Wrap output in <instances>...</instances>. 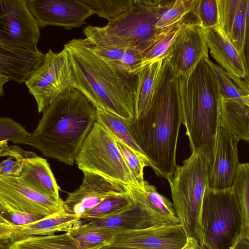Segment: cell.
Listing matches in <instances>:
<instances>
[{
    "instance_id": "cell-1",
    "label": "cell",
    "mask_w": 249,
    "mask_h": 249,
    "mask_svg": "<svg viewBox=\"0 0 249 249\" xmlns=\"http://www.w3.org/2000/svg\"><path fill=\"white\" fill-rule=\"evenodd\" d=\"M182 117L178 74L165 55L150 106L142 116L126 121L135 142L152 164L157 176L168 180L174 173Z\"/></svg>"
},
{
    "instance_id": "cell-2",
    "label": "cell",
    "mask_w": 249,
    "mask_h": 249,
    "mask_svg": "<svg viewBox=\"0 0 249 249\" xmlns=\"http://www.w3.org/2000/svg\"><path fill=\"white\" fill-rule=\"evenodd\" d=\"M79 90L96 107L126 121L135 119L137 74L114 68L95 54L86 39L64 45Z\"/></svg>"
},
{
    "instance_id": "cell-3",
    "label": "cell",
    "mask_w": 249,
    "mask_h": 249,
    "mask_svg": "<svg viewBox=\"0 0 249 249\" xmlns=\"http://www.w3.org/2000/svg\"><path fill=\"white\" fill-rule=\"evenodd\" d=\"M29 145L43 156L69 165L97 121L96 107L77 89L59 96L43 110Z\"/></svg>"
},
{
    "instance_id": "cell-4",
    "label": "cell",
    "mask_w": 249,
    "mask_h": 249,
    "mask_svg": "<svg viewBox=\"0 0 249 249\" xmlns=\"http://www.w3.org/2000/svg\"><path fill=\"white\" fill-rule=\"evenodd\" d=\"M182 124L192 151L211 166L219 125L221 95L215 76L202 59L188 74L178 75Z\"/></svg>"
},
{
    "instance_id": "cell-5",
    "label": "cell",
    "mask_w": 249,
    "mask_h": 249,
    "mask_svg": "<svg viewBox=\"0 0 249 249\" xmlns=\"http://www.w3.org/2000/svg\"><path fill=\"white\" fill-rule=\"evenodd\" d=\"M175 0H134L129 10L103 27L88 25L83 32L86 40L95 46L135 48L141 53L162 29L156 24Z\"/></svg>"
},
{
    "instance_id": "cell-6",
    "label": "cell",
    "mask_w": 249,
    "mask_h": 249,
    "mask_svg": "<svg viewBox=\"0 0 249 249\" xmlns=\"http://www.w3.org/2000/svg\"><path fill=\"white\" fill-rule=\"evenodd\" d=\"M210 166L203 155L196 151L177 166L168 179L173 205L187 237L200 245V213L204 194L208 186Z\"/></svg>"
},
{
    "instance_id": "cell-7",
    "label": "cell",
    "mask_w": 249,
    "mask_h": 249,
    "mask_svg": "<svg viewBox=\"0 0 249 249\" xmlns=\"http://www.w3.org/2000/svg\"><path fill=\"white\" fill-rule=\"evenodd\" d=\"M202 249H232L242 229L240 209L231 187L214 190L208 186L203 196L200 213Z\"/></svg>"
},
{
    "instance_id": "cell-8",
    "label": "cell",
    "mask_w": 249,
    "mask_h": 249,
    "mask_svg": "<svg viewBox=\"0 0 249 249\" xmlns=\"http://www.w3.org/2000/svg\"><path fill=\"white\" fill-rule=\"evenodd\" d=\"M75 161L78 168L126 186H140L125 164L115 137L96 121L82 143Z\"/></svg>"
},
{
    "instance_id": "cell-9",
    "label": "cell",
    "mask_w": 249,
    "mask_h": 249,
    "mask_svg": "<svg viewBox=\"0 0 249 249\" xmlns=\"http://www.w3.org/2000/svg\"><path fill=\"white\" fill-rule=\"evenodd\" d=\"M36 100L39 113L67 90L75 88V80L67 50L49 49L41 65L25 81Z\"/></svg>"
},
{
    "instance_id": "cell-10",
    "label": "cell",
    "mask_w": 249,
    "mask_h": 249,
    "mask_svg": "<svg viewBox=\"0 0 249 249\" xmlns=\"http://www.w3.org/2000/svg\"><path fill=\"white\" fill-rule=\"evenodd\" d=\"M40 28L26 0H0V43L18 49L37 48Z\"/></svg>"
},
{
    "instance_id": "cell-11",
    "label": "cell",
    "mask_w": 249,
    "mask_h": 249,
    "mask_svg": "<svg viewBox=\"0 0 249 249\" xmlns=\"http://www.w3.org/2000/svg\"><path fill=\"white\" fill-rule=\"evenodd\" d=\"M0 200L10 212L48 216L62 211L63 200L49 198L24 183L19 177L0 175Z\"/></svg>"
},
{
    "instance_id": "cell-12",
    "label": "cell",
    "mask_w": 249,
    "mask_h": 249,
    "mask_svg": "<svg viewBox=\"0 0 249 249\" xmlns=\"http://www.w3.org/2000/svg\"><path fill=\"white\" fill-rule=\"evenodd\" d=\"M187 235L179 224L117 231L108 244L136 249H181Z\"/></svg>"
},
{
    "instance_id": "cell-13",
    "label": "cell",
    "mask_w": 249,
    "mask_h": 249,
    "mask_svg": "<svg viewBox=\"0 0 249 249\" xmlns=\"http://www.w3.org/2000/svg\"><path fill=\"white\" fill-rule=\"evenodd\" d=\"M84 178L79 187L69 193L63 201L62 212L81 218L107 197L126 194L128 186L99 175L83 172ZM81 219V218H80Z\"/></svg>"
},
{
    "instance_id": "cell-14",
    "label": "cell",
    "mask_w": 249,
    "mask_h": 249,
    "mask_svg": "<svg viewBox=\"0 0 249 249\" xmlns=\"http://www.w3.org/2000/svg\"><path fill=\"white\" fill-rule=\"evenodd\" d=\"M40 28L56 26L71 30L82 26L94 13L82 0H26Z\"/></svg>"
},
{
    "instance_id": "cell-15",
    "label": "cell",
    "mask_w": 249,
    "mask_h": 249,
    "mask_svg": "<svg viewBox=\"0 0 249 249\" xmlns=\"http://www.w3.org/2000/svg\"><path fill=\"white\" fill-rule=\"evenodd\" d=\"M208 50L202 28L194 21H184L168 52V57L178 75H185L209 57Z\"/></svg>"
},
{
    "instance_id": "cell-16",
    "label": "cell",
    "mask_w": 249,
    "mask_h": 249,
    "mask_svg": "<svg viewBox=\"0 0 249 249\" xmlns=\"http://www.w3.org/2000/svg\"><path fill=\"white\" fill-rule=\"evenodd\" d=\"M211 56L240 89L249 95V71L246 56L224 36L219 26L202 29Z\"/></svg>"
},
{
    "instance_id": "cell-17",
    "label": "cell",
    "mask_w": 249,
    "mask_h": 249,
    "mask_svg": "<svg viewBox=\"0 0 249 249\" xmlns=\"http://www.w3.org/2000/svg\"><path fill=\"white\" fill-rule=\"evenodd\" d=\"M238 142L221 125L216 134L213 162L210 166L208 187L214 190L231 187L240 162Z\"/></svg>"
},
{
    "instance_id": "cell-18",
    "label": "cell",
    "mask_w": 249,
    "mask_h": 249,
    "mask_svg": "<svg viewBox=\"0 0 249 249\" xmlns=\"http://www.w3.org/2000/svg\"><path fill=\"white\" fill-rule=\"evenodd\" d=\"M218 26L227 39L240 53L247 47L249 0H217Z\"/></svg>"
},
{
    "instance_id": "cell-19",
    "label": "cell",
    "mask_w": 249,
    "mask_h": 249,
    "mask_svg": "<svg viewBox=\"0 0 249 249\" xmlns=\"http://www.w3.org/2000/svg\"><path fill=\"white\" fill-rule=\"evenodd\" d=\"M127 188L129 196L144 213L151 226L180 224L172 203L147 180L142 188Z\"/></svg>"
},
{
    "instance_id": "cell-20",
    "label": "cell",
    "mask_w": 249,
    "mask_h": 249,
    "mask_svg": "<svg viewBox=\"0 0 249 249\" xmlns=\"http://www.w3.org/2000/svg\"><path fill=\"white\" fill-rule=\"evenodd\" d=\"M44 56L37 48L18 49L0 43V74L24 83L42 63Z\"/></svg>"
},
{
    "instance_id": "cell-21",
    "label": "cell",
    "mask_w": 249,
    "mask_h": 249,
    "mask_svg": "<svg viewBox=\"0 0 249 249\" xmlns=\"http://www.w3.org/2000/svg\"><path fill=\"white\" fill-rule=\"evenodd\" d=\"M19 177L28 186L52 199L59 200L58 186L46 159L36 154L23 159Z\"/></svg>"
},
{
    "instance_id": "cell-22",
    "label": "cell",
    "mask_w": 249,
    "mask_h": 249,
    "mask_svg": "<svg viewBox=\"0 0 249 249\" xmlns=\"http://www.w3.org/2000/svg\"><path fill=\"white\" fill-rule=\"evenodd\" d=\"M81 219L61 211L36 221L22 225H15L9 238L12 242L30 236L53 235L57 231L68 232L80 223Z\"/></svg>"
},
{
    "instance_id": "cell-23",
    "label": "cell",
    "mask_w": 249,
    "mask_h": 249,
    "mask_svg": "<svg viewBox=\"0 0 249 249\" xmlns=\"http://www.w3.org/2000/svg\"><path fill=\"white\" fill-rule=\"evenodd\" d=\"M219 125L238 142H249V106L241 105L221 96Z\"/></svg>"
},
{
    "instance_id": "cell-24",
    "label": "cell",
    "mask_w": 249,
    "mask_h": 249,
    "mask_svg": "<svg viewBox=\"0 0 249 249\" xmlns=\"http://www.w3.org/2000/svg\"><path fill=\"white\" fill-rule=\"evenodd\" d=\"M82 228H100L117 231L135 230L152 227L144 213L135 203L125 210L110 216L89 221L78 225Z\"/></svg>"
},
{
    "instance_id": "cell-25",
    "label": "cell",
    "mask_w": 249,
    "mask_h": 249,
    "mask_svg": "<svg viewBox=\"0 0 249 249\" xmlns=\"http://www.w3.org/2000/svg\"><path fill=\"white\" fill-rule=\"evenodd\" d=\"M165 55L142 67L137 73L135 119L143 115L150 106Z\"/></svg>"
},
{
    "instance_id": "cell-26",
    "label": "cell",
    "mask_w": 249,
    "mask_h": 249,
    "mask_svg": "<svg viewBox=\"0 0 249 249\" xmlns=\"http://www.w3.org/2000/svg\"><path fill=\"white\" fill-rule=\"evenodd\" d=\"M184 20L162 29L142 53V68L165 55L179 34Z\"/></svg>"
},
{
    "instance_id": "cell-27",
    "label": "cell",
    "mask_w": 249,
    "mask_h": 249,
    "mask_svg": "<svg viewBox=\"0 0 249 249\" xmlns=\"http://www.w3.org/2000/svg\"><path fill=\"white\" fill-rule=\"evenodd\" d=\"M9 249H80L68 232L58 235L30 236L12 242Z\"/></svg>"
},
{
    "instance_id": "cell-28",
    "label": "cell",
    "mask_w": 249,
    "mask_h": 249,
    "mask_svg": "<svg viewBox=\"0 0 249 249\" xmlns=\"http://www.w3.org/2000/svg\"><path fill=\"white\" fill-rule=\"evenodd\" d=\"M231 188L239 203L242 219L240 238L249 239V163H240Z\"/></svg>"
},
{
    "instance_id": "cell-29",
    "label": "cell",
    "mask_w": 249,
    "mask_h": 249,
    "mask_svg": "<svg viewBox=\"0 0 249 249\" xmlns=\"http://www.w3.org/2000/svg\"><path fill=\"white\" fill-rule=\"evenodd\" d=\"M97 121L105 128L110 132L116 139L142 157L148 163L149 167H154L135 142L126 124V121L114 115L100 109L97 108Z\"/></svg>"
},
{
    "instance_id": "cell-30",
    "label": "cell",
    "mask_w": 249,
    "mask_h": 249,
    "mask_svg": "<svg viewBox=\"0 0 249 249\" xmlns=\"http://www.w3.org/2000/svg\"><path fill=\"white\" fill-rule=\"evenodd\" d=\"M118 231L105 228H82L76 226L68 232L80 249H97L108 245Z\"/></svg>"
},
{
    "instance_id": "cell-31",
    "label": "cell",
    "mask_w": 249,
    "mask_h": 249,
    "mask_svg": "<svg viewBox=\"0 0 249 249\" xmlns=\"http://www.w3.org/2000/svg\"><path fill=\"white\" fill-rule=\"evenodd\" d=\"M203 59L209 65L216 78L221 96L239 105L249 106V95L245 94L240 89L228 73L209 57Z\"/></svg>"
},
{
    "instance_id": "cell-32",
    "label": "cell",
    "mask_w": 249,
    "mask_h": 249,
    "mask_svg": "<svg viewBox=\"0 0 249 249\" xmlns=\"http://www.w3.org/2000/svg\"><path fill=\"white\" fill-rule=\"evenodd\" d=\"M133 203L128 192L110 196L84 213L80 218L89 221L106 218L125 210Z\"/></svg>"
},
{
    "instance_id": "cell-33",
    "label": "cell",
    "mask_w": 249,
    "mask_h": 249,
    "mask_svg": "<svg viewBox=\"0 0 249 249\" xmlns=\"http://www.w3.org/2000/svg\"><path fill=\"white\" fill-rule=\"evenodd\" d=\"M134 0H82L92 12L108 22L125 13Z\"/></svg>"
},
{
    "instance_id": "cell-34",
    "label": "cell",
    "mask_w": 249,
    "mask_h": 249,
    "mask_svg": "<svg viewBox=\"0 0 249 249\" xmlns=\"http://www.w3.org/2000/svg\"><path fill=\"white\" fill-rule=\"evenodd\" d=\"M35 155L34 152L25 151L17 145H8L1 154V157L8 158L0 161V175L19 177L23 167L22 160Z\"/></svg>"
},
{
    "instance_id": "cell-35",
    "label": "cell",
    "mask_w": 249,
    "mask_h": 249,
    "mask_svg": "<svg viewBox=\"0 0 249 249\" xmlns=\"http://www.w3.org/2000/svg\"><path fill=\"white\" fill-rule=\"evenodd\" d=\"M195 21L202 29L218 26V11L217 0H192L191 12Z\"/></svg>"
},
{
    "instance_id": "cell-36",
    "label": "cell",
    "mask_w": 249,
    "mask_h": 249,
    "mask_svg": "<svg viewBox=\"0 0 249 249\" xmlns=\"http://www.w3.org/2000/svg\"><path fill=\"white\" fill-rule=\"evenodd\" d=\"M116 143L121 154L141 188L143 187V169L149 166L148 163L141 155L116 139Z\"/></svg>"
},
{
    "instance_id": "cell-37",
    "label": "cell",
    "mask_w": 249,
    "mask_h": 249,
    "mask_svg": "<svg viewBox=\"0 0 249 249\" xmlns=\"http://www.w3.org/2000/svg\"><path fill=\"white\" fill-rule=\"evenodd\" d=\"M31 133L11 118L0 117V141L29 145Z\"/></svg>"
},
{
    "instance_id": "cell-38",
    "label": "cell",
    "mask_w": 249,
    "mask_h": 249,
    "mask_svg": "<svg viewBox=\"0 0 249 249\" xmlns=\"http://www.w3.org/2000/svg\"><path fill=\"white\" fill-rule=\"evenodd\" d=\"M192 0H176L172 6L161 15L156 28L161 29L184 20L190 13Z\"/></svg>"
},
{
    "instance_id": "cell-39",
    "label": "cell",
    "mask_w": 249,
    "mask_h": 249,
    "mask_svg": "<svg viewBox=\"0 0 249 249\" xmlns=\"http://www.w3.org/2000/svg\"><path fill=\"white\" fill-rule=\"evenodd\" d=\"M11 222L16 225H22L32 223L46 217L45 216L21 212L8 213Z\"/></svg>"
},
{
    "instance_id": "cell-40",
    "label": "cell",
    "mask_w": 249,
    "mask_h": 249,
    "mask_svg": "<svg viewBox=\"0 0 249 249\" xmlns=\"http://www.w3.org/2000/svg\"><path fill=\"white\" fill-rule=\"evenodd\" d=\"M15 225H8L0 223V240L9 239L14 231Z\"/></svg>"
},
{
    "instance_id": "cell-41",
    "label": "cell",
    "mask_w": 249,
    "mask_h": 249,
    "mask_svg": "<svg viewBox=\"0 0 249 249\" xmlns=\"http://www.w3.org/2000/svg\"><path fill=\"white\" fill-rule=\"evenodd\" d=\"M187 237L186 242L181 249H202L195 238L191 237Z\"/></svg>"
},
{
    "instance_id": "cell-42",
    "label": "cell",
    "mask_w": 249,
    "mask_h": 249,
    "mask_svg": "<svg viewBox=\"0 0 249 249\" xmlns=\"http://www.w3.org/2000/svg\"><path fill=\"white\" fill-rule=\"evenodd\" d=\"M5 213H8V210L0 200V223L8 225H14L3 216Z\"/></svg>"
},
{
    "instance_id": "cell-43",
    "label": "cell",
    "mask_w": 249,
    "mask_h": 249,
    "mask_svg": "<svg viewBox=\"0 0 249 249\" xmlns=\"http://www.w3.org/2000/svg\"><path fill=\"white\" fill-rule=\"evenodd\" d=\"M232 249H249V239L240 238Z\"/></svg>"
},
{
    "instance_id": "cell-44",
    "label": "cell",
    "mask_w": 249,
    "mask_h": 249,
    "mask_svg": "<svg viewBox=\"0 0 249 249\" xmlns=\"http://www.w3.org/2000/svg\"><path fill=\"white\" fill-rule=\"evenodd\" d=\"M97 249H136L130 248H126V247H114L109 246L108 245H106L103 246Z\"/></svg>"
},
{
    "instance_id": "cell-45",
    "label": "cell",
    "mask_w": 249,
    "mask_h": 249,
    "mask_svg": "<svg viewBox=\"0 0 249 249\" xmlns=\"http://www.w3.org/2000/svg\"><path fill=\"white\" fill-rule=\"evenodd\" d=\"M8 141H0V147H4L8 146Z\"/></svg>"
}]
</instances>
